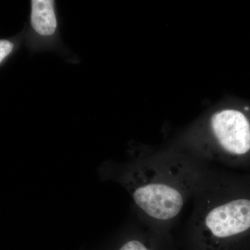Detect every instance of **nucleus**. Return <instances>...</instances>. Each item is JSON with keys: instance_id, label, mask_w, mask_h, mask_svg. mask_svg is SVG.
Instances as JSON below:
<instances>
[{"instance_id": "6", "label": "nucleus", "mask_w": 250, "mask_h": 250, "mask_svg": "<svg viewBox=\"0 0 250 250\" xmlns=\"http://www.w3.org/2000/svg\"><path fill=\"white\" fill-rule=\"evenodd\" d=\"M14 44L7 40H0V63L12 52Z\"/></svg>"}, {"instance_id": "5", "label": "nucleus", "mask_w": 250, "mask_h": 250, "mask_svg": "<svg viewBox=\"0 0 250 250\" xmlns=\"http://www.w3.org/2000/svg\"><path fill=\"white\" fill-rule=\"evenodd\" d=\"M31 5V24L34 30L42 36L54 35L58 26L54 1L33 0Z\"/></svg>"}, {"instance_id": "2", "label": "nucleus", "mask_w": 250, "mask_h": 250, "mask_svg": "<svg viewBox=\"0 0 250 250\" xmlns=\"http://www.w3.org/2000/svg\"><path fill=\"white\" fill-rule=\"evenodd\" d=\"M186 250H250V179L212 170L194 197Z\"/></svg>"}, {"instance_id": "1", "label": "nucleus", "mask_w": 250, "mask_h": 250, "mask_svg": "<svg viewBox=\"0 0 250 250\" xmlns=\"http://www.w3.org/2000/svg\"><path fill=\"white\" fill-rule=\"evenodd\" d=\"M211 171L195 158L165 153L131 163L122 170L118 181L148 228L170 234Z\"/></svg>"}, {"instance_id": "4", "label": "nucleus", "mask_w": 250, "mask_h": 250, "mask_svg": "<svg viewBox=\"0 0 250 250\" xmlns=\"http://www.w3.org/2000/svg\"><path fill=\"white\" fill-rule=\"evenodd\" d=\"M111 250H178L170 234L147 228L145 231L129 233L117 242Z\"/></svg>"}, {"instance_id": "3", "label": "nucleus", "mask_w": 250, "mask_h": 250, "mask_svg": "<svg viewBox=\"0 0 250 250\" xmlns=\"http://www.w3.org/2000/svg\"><path fill=\"white\" fill-rule=\"evenodd\" d=\"M203 131L202 156L230 167L250 166V106L219 109Z\"/></svg>"}]
</instances>
